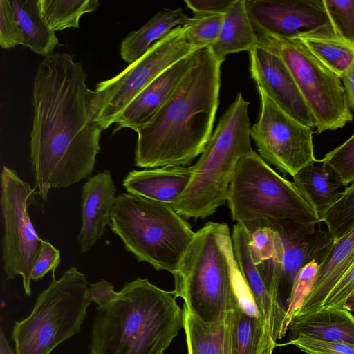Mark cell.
<instances>
[{
    "instance_id": "6da1fadb",
    "label": "cell",
    "mask_w": 354,
    "mask_h": 354,
    "mask_svg": "<svg viewBox=\"0 0 354 354\" xmlns=\"http://www.w3.org/2000/svg\"><path fill=\"white\" fill-rule=\"evenodd\" d=\"M86 79L82 64L66 53L44 57L37 68L30 149L43 200L51 189L73 185L94 171L103 130L91 119Z\"/></svg>"
},
{
    "instance_id": "7a4b0ae2",
    "label": "cell",
    "mask_w": 354,
    "mask_h": 354,
    "mask_svg": "<svg viewBox=\"0 0 354 354\" xmlns=\"http://www.w3.org/2000/svg\"><path fill=\"white\" fill-rule=\"evenodd\" d=\"M221 66L210 47L196 51L194 64L173 95L136 131V167L187 166L202 153L219 104Z\"/></svg>"
},
{
    "instance_id": "3957f363",
    "label": "cell",
    "mask_w": 354,
    "mask_h": 354,
    "mask_svg": "<svg viewBox=\"0 0 354 354\" xmlns=\"http://www.w3.org/2000/svg\"><path fill=\"white\" fill-rule=\"evenodd\" d=\"M173 291L140 277L97 306L91 354H164L183 328Z\"/></svg>"
},
{
    "instance_id": "277c9868",
    "label": "cell",
    "mask_w": 354,
    "mask_h": 354,
    "mask_svg": "<svg viewBox=\"0 0 354 354\" xmlns=\"http://www.w3.org/2000/svg\"><path fill=\"white\" fill-rule=\"evenodd\" d=\"M234 256L226 223L208 222L195 232L173 274L176 297L193 315L216 322L239 308L233 286Z\"/></svg>"
},
{
    "instance_id": "5b68a950",
    "label": "cell",
    "mask_w": 354,
    "mask_h": 354,
    "mask_svg": "<svg viewBox=\"0 0 354 354\" xmlns=\"http://www.w3.org/2000/svg\"><path fill=\"white\" fill-rule=\"evenodd\" d=\"M250 102L239 93L209 139L191 180L173 209L185 218L213 214L227 199L228 189L240 159L253 151L251 145Z\"/></svg>"
},
{
    "instance_id": "8992f818",
    "label": "cell",
    "mask_w": 354,
    "mask_h": 354,
    "mask_svg": "<svg viewBox=\"0 0 354 354\" xmlns=\"http://www.w3.org/2000/svg\"><path fill=\"white\" fill-rule=\"evenodd\" d=\"M109 227L138 261L172 275L195 235L170 204L129 193L116 197Z\"/></svg>"
},
{
    "instance_id": "52a82bcc",
    "label": "cell",
    "mask_w": 354,
    "mask_h": 354,
    "mask_svg": "<svg viewBox=\"0 0 354 354\" xmlns=\"http://www.w3.org/2000/svg\"><path fill=\"white\" fill-rule=\"evenodd\" d=\"M227 202L232 219L241 224L262 221L312 226L320 223L295 183L275 171L254 151L238 162Z\"/></svg>"
},
{
    "instance_id": "ba28073f",
    "label": "cell",
    "mask_w": 354,
    "mask_h": 354,
    "mask_svg": "<svg viewBox=\"0 0 354 354\" xmlns=\"http://www.w3.org/2000/svg\"><path fill=\"white\" fill-rule=\"evenodd\" d=\"M55 272L30 315L14 324L15 354H50L80 330L91 303L86 278L75 267L68 269L59 279Z\"/></svg>"
},
{
    "instance_id": "9c48e42d",
    "label": "cell",
    "mask_w": 354,
    "mask_h": 354,
    "mask_svg": "<svg viewBox=\"0 0 354 354\" xmlns=\"http://www.w3.org/2000/svg\"><path fill=\"white\" fill-rule=\"evenodd\" d=\"M258 44L276 53L290 71L315 120L316 133L344 127L353 115L341 78L298 38L259 35Z\"/></svg>"
},
{
    "instance_id": "30bf717a",
    "label": "cell",
    "mask_w": 354,
    "mask_h": 354,
    "mask_svg": "<svg viewBox=\"0 0 354 354\" xmlns=\"http://www.w3.org/2000/svg\"><path fill=\"white\" fill-rule=\"evenodd\" d=\"M197 50L188 41L184 26H177L153 44L140 59L117 75L89 90L92 120L102 130L115 124L127 106L171 66Z\"/></svg>"
},
{
    "instance_id": "8fae6325",
    "label": "cell",
    "mask_w": 354,
    "mask_h": 354,
    "mask_svg": "<svg viewBox=\"0 0 354 354\" xmlns=\"http://www.w3.org/2000/svg\"><path fill=\"white\" fill-rule=\"evenodd\" d=\"M36 188L3 165L1 174V213L3 227L2 261L6 279L19 275L24 292L30 296V275L42 239L37 234L28 213L30 205L39 206Z\"/></svg>"
},
{
    "instance_id": "7c38bea8",
    "label": "cell",
    "mask_w": 354,
    "mask_h": 354,
    "mask_svg": "<svg viewBox=\"0 0 354 354\" xmlns=\"http://www.w3.org/2000/svg\"><path fill=\"white\" fill-rule=\"evenodd\" d=\"M261 110L250 136L259 155L283 174L295 176L315 162L312 128L283 111L263 91L258 89Z\"/></svg>"
},
{
    "instance_id": "4fadbf2b",
    "label": "cell",
    "mask_w": 354,
    "mask_h": 354,
    "mask_svg": "<svg viewBox=\"0 0 354 354\" xmlns=\"http://www.w3.org/2000/svg\"><path fill=\"white\" fill-rule=\"evenodd\" d=\"M257 35L337 38L323 0H245Z\"/></svg>"
},
{
    "instance_id": "5bb4252c",
    "label": "cell",
    "mask_w": 354,
    "mask_h": 354,
    "mask_svg": "<svg viewBox=\"0 0 354 354\" xmlns=\"http://www.w3.org/2000/svg\"><path fill=\"white\" fill-rule=\"evenodd\" d=\"M263 222L279 233L282 243L278 299L286 310L299 271L313 261L320 264L330 252L335 240L328 232L316 229L315 225L308 226L293 222Z\"/></svg>"
},
{
    "instance_id": "9a60e30c",
    "label": "cell",
    "mask_w": 354,
    "mask_h": 354,
    "mask_svg": "<svg viewBox=\"0 0 354 354\" xmlns=\"http://www.w3.org/2000/svg\"><path fill=\"white\" fill-rule=\"evenodd\" d=\"M250 72L257 88L283 111L301 124L315 127V118L290 71L276 53L257 44L250 51Z\"/></svg>"
},
{
    "instance_id": "2e32d148",
    "label": "cell",
    "mask_w": 354,
    "mask_h": 354,
    "mask_svg": "<svg viewBox=\"0 0 354 354\" xmlns=\"http://www.w3.org/2000/svg\"><path fill=\"white\" fill-rule=\"evenodd\" d=\"M196 51L171 66L146 86L119 115L113 133L124 128L136 132L148 123L171 97L194 64Z\"/></svg>"
},
{
    "instance_id": "e0dca14e",
    "label": "cell",
    "mask_w": 354,
    "mask_h": 354,
    "mask_svg": "<svg viewBox=\"0 0 354 354\" xmlns=\"http://www.w3.org/2000/svg\"><path fill=\"white\" fill-rule=\"evenodd\" d=\"M232 248L241 274L269 327L275 342L281 339L288 331L289 322L286 308L271 295L260 275L250 254L249 233L240 223L233 227Z\"/></svg>"
},
{
    "instance_id": "ac0fdd59",
    "label": "cell",
    "mask_w": 354,
    "mask_h": 354,
    "mask_svg": "<svg viewBox=\"0 0 354 354\" xmlns=\"http://www.w3.org/2000/svg\"><path fill=\"white\" fill-rule=\"evenodd\" d=\"M116 189L109 171L91 177L82 190V225L77 235L80 250L88 252L111 223Z\"/></svg>"
},
{
    "instance_id": "d6986e66",
    "label": "cell",
    "mask_w": 354,
    "mask_h": 354,
    "mask_svg": "<svg viewBox=\"0 0 354 354\" xmlns=\"http://www.w3.org/2000/svg\"><path fill=\"white\" fill-rule=\"evenodd\" d=\"M192 174V165L133 170L122 185L129 194L171 205L182 195Z\"/></svg>"
},
{
    "instance_id": "ffe728a7",
    "label": "cell",
    "mask_w": 354,
    "mask_h": 354,
    "mask_svg": "<svg viewBox=\"0 0 354 354\" xmlns=\"http://www.w3.org/2000/svg\"><path fill=\"white\" fill-rule=\"evenodd\" d=\"M353 263L354 226L335 241L330 252L319 265L309 295L292 317L320 310L331 290Z\"/></svg>"
},
{
    "instance_id": "44dd1931",
    "label": "cell",
    "mask_w": 354,
    "mask_h": 354,
    "mask_svg": "<svg viewBox=\"0 0 354 354\" xmlns=\"http://www.w3.org/2000/svg\"><path fill=\"white\" fill-rule=\"evenodd\" d=\"M183 319L188 354H237L234 310L223 320L205 322L183 306Z\"/></svg>"
},
{
    "instance_id": "7402d4cb",
    "label": "cell",
    "mask_w": 354,
    "mask_h": 354,
    "mask_svg": "<svg viewBox=\"0 0 354 354\" xmlns=\"http://www.w3.org/2000/svg\"><path fill=\"white\" fill-rule=\"evenodd\" d=\"M288 330L291 339L302 335L354 344V316L346 309L321 308L311 313L292 317Z\"/></svg>"
},
{
    "instance_id": "603a6c76",
    "label": "cell",
    "mask_w": 354,
    "mask_h": 354,
    "mask_svg": "<svg viewBox=\"0 0 354 354\" xmlns=\"http://www.w3.org/2000/svg\"><path fill=\"white\" fill-rule=\"evenodd\" d=\"M242 225L249 233V247L253 262L271 295L279 301V267L282 258L279 234L263 221Z\"/></svg>"
},
{
    "instance_id": "cb8c5ba5",
    "label": "cell",
    "mask_w": 354,
    "mask_h": 354,
    "mask_svg": "<svg viewBox=\"0 0 354 354\" xmlns=\"http://www.w3.org/2000/svg\"><path fill=\"white\" fill-rule=\"evenodd\" d=\"M293 183L319 217L339 197L344 187L338 175L317 160L292 176Z\"/></svg>"
},
{
    "instance_id": "d4e9b609",
    "label": "cell",
    "mask_w": 354,
    "mask_h": 354,
    "mask_svg": "<svg viewBox=\"0 0 354 354\" xmlns=\"http://www.w3.org/2000/svg\"><path fill=\"white\" fill-rule=\"evenodd\" d=\"M189 18L181 8L160 10L145 24L131 32L122 41L120 50L122 59L129 64L135 62L172 29L187 24Z\"/></svg>"
},
{
    "instance_id": "484cf974",
    "label": "cell",
    "mask_w": 354,
    "mask_h": 354,
    "mask_svg": "<svg viewBox=\"0 0 354 354\" xmlns=\"http://www.w3.org/2000/svg\"><path fill=\"white\" fill-rule=\"evenodd\" d=\"M258 44L255 32L245 7V0H235L225 14L217 41L210 47L222 64L229 54L250 51Z\"/></svg>"
},
{
    "instance_id": "4316f807",
    "label": "cell",
    "mask_w": 354,
    "mask_h": 354,
    "mask_svg": "<svg viewBox=\"0 0 354 354\" xmlns=\"http://www.w3.org/2000/svg\"><path fill=\"white\" fill-rule=\"evenodd\" d=\"M10 1L23 37V46L44 57L53 54L59 45V40L44 21L39 0Z\"/></svg>"
},
{
    "instance_id": "83f0119b",
    "label": "cell",
    "mask_w": 354,
    "mask_h": 354,
    "mask_svg": "<svg viewBox=\"0 0 354 354\" xmlns=\"http://www.w3.org/2000/svg\"><path fill=\"white\" fill-rule=\"evenodd\" d=\"M237 354H272L277 342L263 319L234 310Z\"/></svg>"
},
{
    "instance_id": "f1b7e54d",
    "label": "cell",
    "mask_w": 354,
    "mask_h": 354,
    "mask_svg": "<svg viewBox=\"0 0 354 354\" xmlns=\"http://www.w3.org/2000/svg\"><path fill=\"white\" fill-rule=\"evenodd\" d=\"M41 16L53 31L78 28L80 17L94 12L100 6L97 0H39Z\"/></svg>"
},
{
    "instance_id": "f546056e",
    "label": "cell",
    "mask_w": 354,
    "mask_h": 354,
    "mask_svg": "<svg viewBox=\"0 0 354 354\" xmlns=\"http://www.w3.org/2000/svg\"><path fill=\"white\" fill-rule=\"evenodd\" d=\"M328 68L339 77L354 62V48L337 38H298Z\"/></svg>"
},
{
    "instance_id": "4dcf8cb0",
    "label": "cell",
    "mask_w": 354,
    "mask_h": 354,
    "mask_svg": "<svg viewBox=\"0 0 354 354\" xmlns=\"http://www.w3.org/2000/svg\"><path fill=\"white\" fill-rule=\"evenodd\" d=\"M319 220L326 225L335 241L354 226V182L346 187L335 203L319 216Z\"/></svg>"
},
{
    "instance_id": "1f68e13d",
    "label": "cell",
    "mask_w": 354,
    "mask_h": 354,
    "mask_svg": "<svg viewBox=\"0 0 354 354\" xmlns=\"http://www.w3.org/2000/svg\"><path fill=\"white\" fill-rule=\"evenodd\" d=\"M225 15H194L185 26V34L196 50L212 47L217 41Z\"/></svg>"
},
{
    "instance_id": "d6a6232c",
    "label": "cell",
    "mask_w": 354,
    "mask_h": 354,
    "mask_svg": "<svg viewBox=\"0 0 354 354\" xmlns=\"http://www.w3.org/2000/svg\"><path fill=\"white\" fill-rule=\"evenodd\" d=\"M336 37L354 48V0H323Z\"/></svg>"
},
{
    "instance_id": "836d02e7",
    "label": "cell",
    "mask_w": 354,
    "mask_h": 354,
    "mask_svg": "<svg viewBox=\"0 0 354 354\" xmlns=\"http://www.w3.org/2000/svg\"><path fill=\"white\" fill-rule=\"evenodd\" d=\"M339 177L344 187L354 182V133L322 159Z\"/></svg>"
},
{
    "instance_id": "e575fe53",
    "label": "cell",
    "mask_w": 354,
    "mask_h": 354,
    "mask_svg": "<svg viewBox=\"0 0 354 354\" xmlns=\"http://www.w3.org/2000/svg\"><path fill=\"white\" fill-rule=\"evenodd\" d=\"M319 265L318 262L313 261L299 271L286 305V314L289 322L309 295Z\"/></svg>"
},
{
    "instance_id": "d590c367",
    "label": "cell",
    "mask_w": 354,
    "mask_h": 354,
    "mask_svg": "<svg viewBox=\"0 0 354 354\" xmlns=\"http://www.w3.org/2000/svg\"><path fill=\"white\" fill-rule=\"evenodd\" d=\"M294 345L308 354H354V344L321 340L306 336H297L276 347Z\"/></svg>"
},
{
    "instance_id": "8d00e7d4",
    "label": "cell",
    "mask_w": 354,
    "mask_h": 354,
    "mask_svg": "<svg viewBox=\"0 0 354 354\" xmlns=\"http://www.w3.org/2000/svg\"><path fill=\"white\" fill-rule=\"evenodd\" d=\"M21 30L16 21L11 1L0 0V45L8 49L23 45Z\"/></svg>"
},
{
    "instance_id": "74e56055",
    "label": "cell",
    "mask_w": 354,
    "mask_h": 354,
    "mask_svg": "<svg viewBox=\"0 0 354 354\" xmlns=\"http://www.w3.org/2000/svg\"><path fill=\"white\" fill-rule=\"evenodd\" d=\"M60 260V251L49 241L42 240L38 257L31 272V280L39 281L49 271L55 270Z\"/></svg>"
},
{
    "instance_id": "f35d334b",
    "label": "cell",
    "mask_w": 354,
    "mask_h": 354,
    "mask_svg": "<svg viewBox=\"0 0 354 354\" xmlns=\"http://www.w3.org/2000/svg\"><path fill=\"white\" fill-rule=\"evenodd\" d=\"M233 286L239 308L251 317L263 319L260 310L239 270L236 261L233 265Z\"/></svg>"
},
{
    "instance_id": "ab89813d",
    "label": "cell",
    "mask_w": 354,
    "mask_h": 354,
    "mask_svg": "<svg viewBox=\"0 0 354 354\" xmlns=\"http://www.w3.org/2000/svg\"><path fill=\"white\" fill-rule=\"evenodd\" d=\"M354 292V263L337 282L321 308L344 309L348 298Z\"/></svg>"
},
{
    "instance_id": "60d3db41",
    "label": "cell",
    "mask_w": 354,
    "mask_h": 354,
    "mask_svg": "<svg viewBox=\"0 0 354 354\" xmlns=\"http://www.w3.org/2000/svg\"><path fill=\"white\" fill-rule=\"evenodd\" d=\"M235 0H185L194 15H225Z\"/></svg>"
},
{
    "instance_id": "b9f144b4",
    "label": "cell",
    "mask_w": 354,
    "mask_h": 354,
    "mask_svg": "<svg viewBox=\"0 0 354 354\" xmlns=\"http://www.w3.org/2000/svg\"><path fill=\"white\" fill-rule=\"evenodd\" d=\"M88 291L91 302H95L98 306L108 303L117 292L114 290V286L104 279L90 284Z\"/></svg>"
},
{
    "instance_id": "7bdbcfd3",
    "label": "cell",
    "mask_w": 354,
    "mask_h": 354,
    "mask_svg": "<svg viewBox=\"0 0 354 354\" xmlns=\"http://www.w3.org/2000/svg\"><path fill=\"white\" fill-rule=\"evenodd\" d=\"M344 87L348 104L354 111V62L340 77Z\"/></svg>"
},
{
    "instance_id": "ee69618b",
    "label": "cell",
    "mask_w": 354,
    "mask_h": 354,
    "mask_svg": "<svg viewBox=\"0 0 354 354\" xmlns=\"http://www.w3.org/2000/svg\"><path fill=\"white\" fill-rule=\"evenodd\" d=\"M0 354H14L2 329L0 333Z\"/></svg>"
},
{
    "instance_id": "f6af8a7d",
    "label": "cell",
    "mask_w": 354,
    "mask_h": 354,
    "mask_svg": "<svg viewBox=\"0 0 354 354\" xmlns=\"http://www.w3.org/2000/svg\"><path fill=\"white\" fill-rule=\"evenodd\" d=\"M344 309L348 311H354V292L346 300Z\"/></svg>"
}]
</instances>
